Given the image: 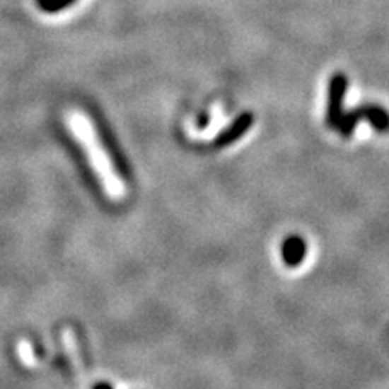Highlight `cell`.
Wrapping results in <instances>:
<instances>
[{
	"label": "cell",
	"mask_w": 389,
	"mask_h": 389,
	"mask_svg": "<svg viewBox=\"0 0 389 389\" xmlns=\"http://www.w3.org/2000/svg\"><path fill=\"white\" fill-rule=\"evenodd\" d=\"M303 247V242L297 237H291L284 243V258L289 265H297L302 260L305 252Z\"/></svg>",
	"instance_id": "5"
},
{
	"label": "cell",
	"mask_w": 389,
	"mask_h": 389,
	"mask_svg": "<svg viewBox=\"0 0 389 389\" xmlns=\"http://www.w3.org/2000/svg\"><path fill=\"white\" fill-rule=\"evenodd\" d=\"M347 91V76L344 74H335L330 81V91H327V109H326V124L331 129H336L339 120L344 114V96Z\"/></svg>",
	"instance_id": "3"
},
{
	"label": "cell",
	"mask_w": 389,
	"mask_h": 389,
	"mask_svg": "<svg viewBox=\"0 0 389 389\" xmlns=\"http://www.w3.org/2000/svg\"><path fill=\"white\" fill-rule=\"evenodd\" d=\"M70 124L75 135L81 140L83 148L86 149L90 163L93 164L94 172H96L99 180H101V185L105 193H108V197L110 199H114V202H120V199L125 197V185L119 174L115 172L112 161H110L109 154L105 153V149L103 148L93 125L88 122L86 117L81 115L80 112L71 114Z\"/></svg>",
	"instance_id": "1"
},
{
	"label": "cell",
	"mask_w": 389,
	"mask_h": 389,
	"mask_svg": "<svg viewBox=\"0 0 389 389\" xmlns=\"http://www.w3.org/2000/svg\"><path fill=\"white\" fill-rule=\"evenodd\" d=\"M252 125H253V114L252 112L240 114L224 132L216 137L214 144L219 148L231 146V144H233L237 140H240V138L245 135L250 129H252Z\"/></svg>",
	"instance_id": "4"
},
{
	"label": "cell",
	"mask_w": 389,
	"mask_h": 389,
	"mask_svg": "<svg viewBox=\"0 0 389 389\" xmlns=\"http://www.w3.org/2000/svg\"><path fill=\"white\" fill-rule=\"evenodd\" d=\"M360 120H366L380 133L389 132V114L385 109L380 108V105L375 104H366L359 109L350 110L347 114H342L336 129L342 137H350L354 133L355 125H357Z\"/></svg>",
	"instance_id": "2"
}]
</instances>
